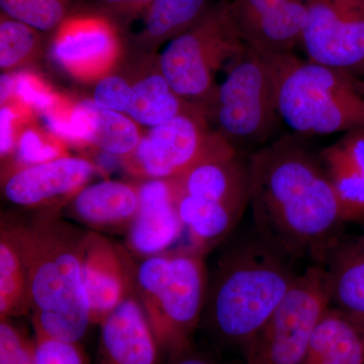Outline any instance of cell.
<instances>
[{
    "instance_id": "1",
    "label": "cell",
    "mask_w": 364,
    "mask_h": 364,
    "mask_svg": "<svg viewBox=\"0 0 364 364\" xmlns=\"http://www.w3.org/2000/svg\"><path fill=\"white\" fill-rule=\"evenodd\" d=\"M248 164L254 229L293 259L323 267L346 221L320 154L284 136L254 151Z\"/></svg>"
},
{
    "instance_id": "2",
    "label": "cell",
    "mask_w": 364,
    "mask_h": 364,
    "mask_svg": "<svg viewBox=\"0 0 364 364\" xmlns=\"http://www.w3.org/2000/svg\"><path fill=\"white\" fill-rule=\"evenodd\" d=\"M296 262L253 226L238 237L208 275L202 322L210 334L244 352L301 274Z\"/></svg>"
},
{
    "instance_id": "3",
    "label": "cell",
    "mask_w": 364,
    "mask_h": 364,
    "mask_svg": "<svg viewBox=\"0 0 364 364\" xmlns=\"http://www.w3.org/2000/svg\"><path fill=\"white\" fill-rule=\"evenodd\" d=\"M60 213L40 210L30 221L14 220L28 272L35 334L79 343L91 324L82 275L87 231L62 219Z\"/></svg>"
},
{
    "instance_id": "4",
    "label": "cell",
    "mask_w": 364,
    "mask_h": 364,
    "mask_svg": "<svg viewBox=\"0 0 364 364\" xmlns=\"http://www.w3.org/2000/svg\"><path fill=\"white\" fill-rule=\"evenodd\" d=\"M208 286L205 255L189 246L145 258L136 267V296L168 359L191 348Z\"/></svg>"
},
{
    "instance_id": "5",
    "label": "cell",
    "mask_w": 364,
    "mask_h": 364,
    "mask_svg": "<svg viewBox=\"0 0 364 364\" xmlns=\"http://www.w3.org/2000/svg\"><path fill=\"white\" fill-rule=\"evenodd\" d=\"M277 107L299 135H330L364 128V77L280 54Z\"/></svg>"
},
{
    "instance_id": "6",
    "label": "cell",
    "mask_w": 364,
    "mask_h": 364,
    "mask_svg": "<svg viewBox=\"0 0 364 364\" xmlns=\"http://www.w3.org/2000/svg\"><path fill=\"white\" fill-rule=\"evenodd\" d=\"M279 55L248 46L228 67L203 109L212 128L238 150L267 145L282 122L277 107Z\"/></svg>"
},
{
    "instance_id": "7",
    "label": "cell",
    "mask_w": 364,
    "mask_h": 364,
    "mask_svg": "<svg viewBox=\"0 0 364 364\" xmlns=\"http://www.w3.org/2000/svg\"><path fill=\"white\" fill-rule=\"evenodd\" d=\"M247 47L235 20L232 0H217L158 56L163 74L177 95L203 109L217 88V74L226 71Z\"/></svg>"
},
{
    "instance_id": "8",
    "label": "cell",
    "mask_w": 364,
    "mask_h": 364,
    "mask_svg": "<svg viewBox=\"0 0 364 364\" xmlns=\"http://www.w3.org/2000/svg\"><path fill=\"white\" fill-rule=\"evenodd\" d=\"M330 306L324 267L306 268L249 342L246 364H301L314 330Z\"/></svg>"
},
{
    "instance_id": "9",
    "label": "cell",
    "mask_w": 364,
    "mask_h": 364,
    "mask_svg": "<svg viewBox=\"0 0 364 364\" xmlns=\"http://www.w3.org/2000/svg\"><path fill=\"white\" fill-rule=\"evenodd\" d=\"M220 136L202 107L193 105L166 123L147 129L135 151L122 160L138 181L176 178L210 153Z\"/></svg>"
},
{
    "instance_id": "10",
    "label": "cell",
    "mask_w": 364,
    "mask_h": 364,
    "mask_svg": "<svg viewBox=\"0 0 364 364\" xmlns=\"http://www.w3.org/2000/svg\"><path fill=\"white\" fill-rule=\"evenodd\" d=\"M121 26L97 7L70 11L52 33V58L72 78L95 83L123 59L126 42Z\"/></svg>"
},
{
    "instance_id": "11",
    "label": "cell",
    "mask_w": 364,
    "mask_h": 364,
    "mask_svg": "<svg viewBox=\"0 0 364 364\" xmlns=\"http://www.w3.org/2000/svg\"><path fill=\"white\" fill-rule=\"evenodd\" d=\"M301 45L309 61L363 77L364 0H310Z\"/></svg>"
},
{
    "instance_id": "12",
    "label": "cell",
    "mask_w": 364,
    "mask_h": 364,
    "mask_svg": "<svg viewBox=\"0 0 364 364\" xmlns=\"http://www.w3.org/2000/svg\"><path fill=\"white\" fill-rule=\"evenodd\" d=\"M100 170L87 158L67 155L4 172L2 195L18 207L61 210Z\"/></svg>"
},
{
    "instance_id": "13",
    "label": "cell",
    "mask_w": 364,
    "mask_h": 364,
    "mask_svg": "<svg viewBox=\"0 0 364 364\" xmlns=\"http://www.w3.org/2000/svg\"><path fill=\"white\" fill-rule=\"evenodd\" d=\"M136 267L128 249L100 232L87 231L83 246V282L91 324H100L136 294Z\"/></svg>"
},
{
    "instance_id": "14",
    "label": "cell",
    "mask_w": 364,
    "mask_h": 364,
    "mask_svg": "<svg viewBox=\"0 0 364 364\" xmlns=\"http://www.w3.org/2000/svg\"><path fill=\"white\" fill-rule=\"evenodd\" d=\"M310 0H232V11L249 47L269 54L301 45Z\"/></svg>"
},
{
    "instance_id": "15",
    "label": "cell",
    "mask_w": 364,
    "mask_h": 364,
    "mask_svg": "<svg viewBox=\"0 0 364 364\" xmlns=\"http://www.w3.org/2000/svg\"><path fill=\"white\" fill-rule=\"evenodd\" d=\"M138 212L127 231V249L141 259L171 250L183 233L169 179L136 181Z\"/></svg>"
},
{
    "instance_id": "16",
    "label": "cell",
    "mask_w": 364,
    "mask_h": 364,
    "mask_svg": "<svg viewBox=\"0 0 364 364\" xmlns=\"http://www.w3.org/2000/svg\"><path fill=\"white\" fill-rule=\"evenodd\" d=\"M132 88L127 116L139 126L153 128L193 107L171 87L163 74L157 53H124L121 61Z\"/></svg>"
},
{
    "instance_id": "17",
    "label": "cell",
    "mask_w": 364,
    "mask_h": 364,
    "mask_svg": "<svg viewBox=\"0 0 364 364\" xmlns=\"http://www.w3.org/2000/svg\"><path fill=\"white\" fill-rule=\"evenodd\" d=\"M142 136L141 126L130 117L102 109L91 100L73 102L61 131L67 145L91 147L121 159L135 151Z\"/></svg>"
},
{
    "instance_id": "18",
    "label": "cell",
    "mask_w": 364,
    "mask_h": 364,
    "mask_svg": "<svg viewBox=\"0 0 364 364\" xmlns=\"http://www.w3.org/2000/svg\"><path fill=\"white\" fill-rule=\"evenodd\" d=\"M98 364H160V349L136 294L100 323Z\"/></svg>"
},
{
    "instance_id": "19",
    "label": "cell",
    "mask_w": 364,
    "mask_h": 364,
    "mask_svg": "<svg viewBox=\"0 0 364 364\" xmlns=\"http://www.w3.org/2000/svg\"><path fill=\"white\" fill-rule=\"evenodd\" d=\"M65 208L71 218L91 231L127 233L138 212V184L119 181L87 184Z\"/></svg>"
},
{
    "instance_id": "20",
    "label": "cell",
    "mask_w": 364,
    "mask_h": 364,
    "mask_svg": "<svg viewBox=\"0 0 364 364\" xmlns=\"http://www.w3.org/2000/svg\"><path fill=\"white\" fill-rule=\"evenodd\" d=\"M318 154L345 221L364 224V128L347 132Z\"/></svg>"
},
{
    "instance_id": "21",
    "label": "cell",
    "mask_w": 364,
    "mask_h": 364,
    "mask_svg": "<svg viewBox=\"0 0 364 364\" xmlns=\"http://www.w3.org/2000/svg\"><path fill=\"white\" fill-rule=\"evenodd\" d=\"M301 364H364V316L330 306Z\"/></svg>"
},
{
    "instance_id": "22",
    "label": "cell",
    "mask_w": 364,
    "mask_h": 364,
    "mask_svg": "<svg viewBox=\"0 0 364 364\" xmlns=\"http://www.w3.org/2000/svg\"><path fill=\"white\" fill-rule=\"evenodd\" d=\"M215 0H154L141 16L142 28L131 38V50L156 53L200 20Z\"/></svg>"
},
{
    "instance_id": "23",
    "label": "cell",
    "mask_w": 364,
    "mask_h": 364,
    "mask_svg": "<svg viewBox=\"0 0 364 364\" xmlns=\"http://www.w3.org/2000/svg\"><path fill=\"white\" fill-rule=\"evenodd\" d=\"M323 267L331 306L364 316V235L342 239Z\"/></svg>"
},
{
    "instance_id": "24",
    "label": "cell",
    "mask_w": 364,
    "mask_h": 364,
    "mask_svg": "<svg viewBox=\"0 0 364 364\" xmlns=\"http://www.w3.org/2000/svg\"><path fill=\"white\" fill-rule=\"evenodd\" d=\"M31 312L28 272L16 220L2 215L0 224V320Z\"/></svg>"
},
{
    "instance_id": "25",
    "label": "cell",
    "mask_w": 364,
    "mask_h": 364,
    "mask_svg": "<svg viewBox=\"0 0 364 364\" xmlns=\"http://www.w3.org/2000/svg\"><path fill=\"white\" fill-rule=\"evenodd\" d=\"M43 33L1 14L0 68L9 72L36 61L43 54Z\"/></svg>"
},
{
    "instance_id": "26",
    "label": "cell",
    "mask_w": 364,
    "mask_h": 364,
    "mask_svg": "<svg viewBox=\"0 0 364 364\" xmlns=\"http://www.w3.org/2000/svg\"><path fill=\"white\" fill-rule=\"evenodd\" d=\"M67 146L48 129L38 126L36 119H33L21 128L16 143L14 162L2 169L1 173L67 156Z\"/></svg>"
},
{
    "instance_id": "27",
    "label": "cell",
    "mask_w": 364,
    "mask_h": 364,
    "mask_svg": "<svg viewBox=\"0 0 364 364\" xmlns=\"http://www.w3.org/2000/svg\"><path fill=\"white\" fill-rule=\"evenodd\" d=\"M72 0H0L1 14L39 31L54 33L70 14Z\"/></svg>"
},
{
    "instance_id": "28",
    "label": "cell",
    "mask_w": 364,
    "mask_h": 364,
    "mask_svg": "<svg viewBox=\"0 0 364 364\" xmlns=\"http://www.w3.org/2000/svg\"><path fill=\"white\" fill-rule=\"evenodd\" d=\"M65 95L57 92L51 86L32 71L16 73V93L14 100L32 112L36 117L44 116L58 107Z\"/></svg>"
},
{
    "instance_id": "29",
    "label": "cell",
    "mask_w": 364,
    "mask_h": 364,
    "mask_svg": "<svg viewBox=\"0 0 364 364\" xmlns=\"http://www.w3.org/2000/svg\"><path fill=\"white\" fill-rule=\"evenodd\" d=\"M119 63L114 70L93 83L95 88L90 100L102 109L127 116L131 105L132 88L130 80Z\"/></svg>"
},
{
    "instance_id": "30",
    "label": "cell",
    "mask_w": 364,
    "mask_h": 364,
    "mask_svg": "<svg viewBox=\"0 0 364 364\" xmlns=\"http://www.w3.org/2000/svg\"><path fill=\"white\" fill-rule=\"evenodd\" d=\"M0 364H37L35 340L11 318L0 320Z\"/></svg>"
},
{
    "instance_id": "31",
    "label": "cell",
    "mask_w": 364,
    "mask_h": 364,
    "mask_svg": "<svg viewBox=\"0 0 364 364\" xmlns=\"http://www.w3.org/2000/svg\"><path fill=\"white\" fill-rule=\"evenodd\" d=\"M36 117L16 100L0 105V156L4 166L16 154V143L23 124Z\"/></svg>"
},
{
    "instance_id": "32",
    "label": "cell",
    "mask_w": 364,
    "mask_h": 364,
    "mask_svg": "<svg viewBox=\"0 0 364 364\" xmlns=\"http://www.w3.org/2000/svg\"><path fill=\"white\" fill-rule=\"evenodd\" d=\"M37 364H86L78 343L35 334Z\"/></svg>"
},
{
    "instance_id": "33",
    "label": "cell",
    "mask_w": 364,
    "mask_h": 364,
    "mask_svg": "<svg viewBox=\"0 0 364 364\" xmlns=\"http://www.w3.org/2000/svg\"><path fill=\"white\" fill-rule=\"evenodd\" d=\"M95 7L119 25L141 18L154 0H93Z\"/></svg>"
},
{
    "instance_id": "34",
    "label": "cell",
    "mask_w": 364,
    "mask_h": 364,
    "mask_svg": "<svg viewBox=\"0 0 364 364\" xmlns=\"http://www.w3.org/2000/svg\"><path fill=\"white\" fill-rule=\"evenodd\" d=\"M168 364H219L215 359L193 350V347L168 359Z\"/></svg>"
},
{
    "instance_id": "35",
    "label": "cell",
    "mask_w": 364,
    "mask_h": 364,
    "mask_svg": "<svg viewBox=\"0 0 364 364\" xmlns=\"http://www.w3.org/2000/svg\"><path fill=\"white\" fill-rule=\"evenodd\" d=\"M16 93V73L2 72L0 76V105L7 104L14 100Z\"/></svg>"
},
{
    "instance_id": "36",
    "label": "cell",
    "mask_w": 364,
    "mask_h": 364,
    "mask_svg": "<svg viewBox=\"0 0 364 364\" xmlns=\"http://www.w3.org/2000/svg\"><path fill=\"white\" fill-rule=\"evenodd\" d=\"M363 77H364V71H363Z\"/></svg>"
}]
</instances>
